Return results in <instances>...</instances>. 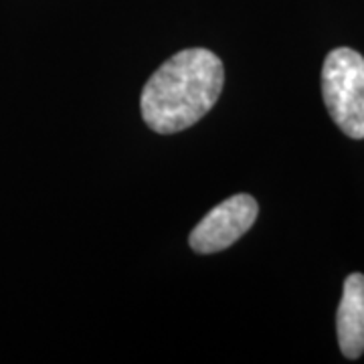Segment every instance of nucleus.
<instances>
[{"instance_id":"f257e3e1","label":"nucleus","mask_w":364,"mask_h":364,"mask_svg":"<svg viewBox=\"0 0 364 364\" xmlns=\"http://www.w3.org/2000/svg\"><path fill=\"white\" fill-rule=\"evenodd\" d=\"M225 83L223 61L208 49H184L158 67L140 97L144 122L158 134L195 126L215 107Z\"/></svg>"},{"instance_id":"f03ea898","label":"nucleus","mask_w":364,"mask_h":364,"mask_svg":"<svg viewBox=\"0 0 364 364\" xmlns=\"http://www.w3.org/2000/svg\"><path fill=\"white\" fill-rule=\"evenodd\" d=\"M322 95L334 124L352 140H364V57L338 47L322 67Z\"/></svg>"},{"instance_id":"7ed1b4c3","label":"nucleus","mask_w":364,"mask_h":364,"mask_svg":"<svg viewBox=\"0 0 364 364\" xmlns=\"http://www.w3.org/2000/svg\"><path fill=\"white\" fill-rule=\"evenodd\" d=\"M259 205L251 195H235L208 210V215L193 229L188 243L196 253L208 255L231 247L253 227Z\"/></svg>"},{"instance_id":"20e7f679","label":"nucleus","mask_w":364,"mask_h":364,"mask_svg":"<svg viewBox=\"0 0 364 364\" xmlns=\"http://www.w3.org/2000/svg\"><path fill=\"white\" fill-rule=\"evenodd\" d=\"M336 334L342 354L350 360L364 352V275L350 273L344 282V291L336 314Z\"/></svg>"}]
</instances>
